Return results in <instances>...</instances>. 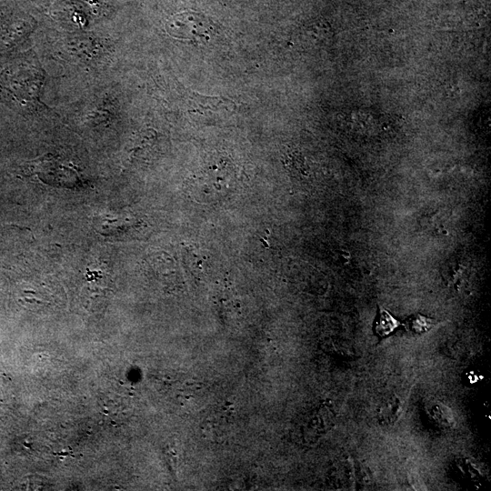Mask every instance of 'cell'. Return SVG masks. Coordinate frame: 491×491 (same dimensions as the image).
Returning a JSON list of instances; mask_svg holds the SVG:
<instances>
[{
	"label": "cell",
	"mask_w": 491,
	"mask_h": 491,
	"mask_svg": "<svg viewBox=\"0 0 491 491\" xmlns=\"http://www.w3.org/2000/svg\"><path fill=\"white\" fill-rule=\"evenodd\" d=\"M165 28L173 37L203 42L210 38L213 25L202 14L185 11L170 16Z\"/></svg>",
	"instance_id": "cell-1"
},
{
	"label": "cell",
	"mask_w": 491,
	"mask_h": 491,
	"mask_svg": "<svg viewBox=\"0 0 491 491\" xmlns=\"http://www.w3.org/2000/svg\"><path fill=\"white\" fill-rule=\"evenodd\" d=\"M399 406V399L395 396L386 397L378 407L379 421L386 425L394 423L397 417Z\"/></svg>",
	"instance_id": "cell-2"
},
{
	"label": "cell",
	"mask_w": 491,
	"mask_h": 491,
	"mask_svg": "<svg viewBox=\"0 0 491 491\" xmlns=\"http://www.w3.org/2000/svg\"><path fill=\"white\" fill-rule=\"evenodd\" d=\"M399 325V322L386 310L380 308L377 315L375 330L380 336L391 334Z\"/></svg>",
	"instance_id": "cell-3"
},
{
	"label": "cell",
	"mask_w": 491,
	"mask_h": 491,
	"mask_svg": "<svg viewBox=\"0 0 491 491\" xmlns=\"http://www.w3.org/2000/svg\"><path fill=\"white\" fill-rule=\"evenodd\" d=\"M448 414H450V411L446 408V406H433V417L444 425L450 426L452 422V416H446Z\"/></svg>",
	"instance_id": "cell-4"
},
{
	"label": "cell",
	"mask_w": 491,
	"mask_h": 491,
	"mask_svg": "<svg viewBox=\"0 0 491 491\" xmlns=\"http://www.w3.org/2000/svg\"><path fill=\"white\" fill-rule=\"evenodd\" d=\"M411 326L416 332H425L430 328L431 320L425 316H417L413 319Z\"/></svg>",
	"instance_id": "cell-5"
}]
</instances>
